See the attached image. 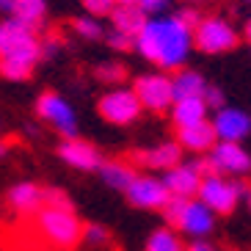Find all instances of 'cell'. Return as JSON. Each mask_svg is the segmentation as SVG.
I'll use <instances>...</instances> for the list:
<instances>
[{"label": "cell", "instance_id": "cell-1", "mask_svg": "<svg viewBox=\"0 0 251 251\" xmlns=\"http://www.w3.org/2000/svg\"><path fill=\"white\" fill-rule=\"evenodd\" d=\"M193 45V30L179 17H152L135 36V47L147 61L160 69H177L185 64Z\"/></svg>", "mask_w": 251, "mask_h": 251}, {"label": "cell", "instance_id": "cell-2", "mask_svg": "<svg viewBox=\"0 0 251 251\" xmlns=\"http://www.w3.org/2000/svg\"><path fill=\"white\" fill-rule=\"evenodd\" d=\"M39 58H42V47L33 30L20 25L17 20L0 23V75L3 77L25 80Z\"/></svg>", "mask_w": 251, "mask_h": 251}, {"label": "cell", "instance_id": "cell-3", "mask_svg": "<svg viewBox=\"0 0 251 251\" xmlns=\"http://www.w3.org/2000/svg\"><path fill=\"white\" fill-rule=\"evenodd\" d=\"M163 221L166 226L177 229L182 237H210L215 232V221H218V215L210 210L207 204H201L196 196L191 199H182V196H171L166 204H163Z\"/></svg>", "mask_w": 251, "mask_h": 251}, {"label": "cell", "instance_id": "cell-4", "mask_svg": "<svg viewBox=\"0 0 251 251\" xmlns=\"http://www.w3.org/2000/svg\"><path fill=\"white\" fill-rule=\"evenodd\" d=\"M36 232L45 237V243L55 249H75L83 240V221L75 210H55V207H42L36 215Z\"/></svg>", "mask_w": 251, "mask_h": 251}, {"label": "cell", "instance_id": "cell-5", "mask_svg": "<svg viewBox=\"0 0 251 251\" xmlns=\"http://www.w3.org/2000/svg\"><path fill=\"white\" fill-rule=\"evenodd\" d=\"M249 196L243 182H237L235 177H224V174H204L196 191V199L207 204L215 215H232L240 204V199Z\"/></svg>", "mask_w": 251, "mask_h": 251}, {"label": "cell", "instance_id": "cell-6", "mask_svg": "<svg viewBox=\"0 0 251 251\" xmlns=\"http://www.w3.org/2000/svg\"><path fill=\"white\" fill-rule=\"evenodd\" d=\"M207 160H210L215 174H224V177H246V174H251V155L237 141H215Z\"/></svg>", "mask_w": 251, "mask_h": 251}, {"label": "cell", "instance_id": "cell-7", "mask_svg": "<svg viewBox=\"0 0 251 251\" xmlns=\"http://www.w3.org/2000/svg\"><path fill=\"white\" fill-rule=\"evenodd\" d=\"M125 196L138 210H163V204L171 199L163 177L157 174H135V179L127 185Z\"/></svg>", "mask_w": 251, "mask_h": 251}, {"label": "cell", "instance_id": "cell-8", "mask_svg": "<svg viewBox=\"0 0 251 251\" xmlns=\"http://www.w3.org/2000/svg\"><path fill=\"white\" fill-rule=\"evenodd\" d=\"M141 111L144 108H141L133 89H111L100 100V116L105 122H111V125H119V127L133 125L135 119L141 116Z\"/></svg>", "mask_w": 251, "mask_h": 251}, {"label": "cell", "instance_id": "cell-9", "mask_svg": "<svg viewBox=\"0 0 251 251\" xmlns=\"http://www.w3.org/2000/svg\"><path fill=\"white\" fill-rule=\"evenodd\" d=\"M36 113L50 127H55L64 138H77V116H75V108L64 97L55 94V91H47V94L39 97Z\"/></svg>", "mask_w": 251, "mask_h": 251}, {"label": "cell", "instance_id": "cell-10", "mask_svg": "<svg viewBox=\"0 0 251 251\" xmlns=\"http://www.w3.org/2000/svg\"><path fill=\"white\" fill-rule=\"evenodd\" d=\"M193 42L204 52H226L237 45V33L226 20L210 17V20H199V25L193 28Z\"/></svg>", "mask_w": 251, "mask_h": 251}, {"label": "cell", "instance_id": "cell-11", "mask_svg": "<svg viewBox=\"0 0 251 251\" xmlns=\"http://www.w3.org/2000/svg\"><path fill=\"white\" fill-rule=\"evenodd\" d=\"M133 91H135V97H138L141 108H147V111L163 113L174 105L171 77H166V75H144V77L135 80Z\"/></svg>", "mask_w": 251, "mask_h": 251}, {"label": "cell", "instance_id": "cell-12", "mask_svg": "<svg viewBox=\"0 0 251 251\" xmlns=\"http://www.w3.org/2000/svg\"><path fill=\"white\" fill-rule=\"evenodd\" d=\"M213 130H215V138L218 141H237L243 144V138H249L251 133V116L240 108H218L213 116Z\"/></svg>", "mask_w": 251, "mask_h": 251}, {"label": "cell", "instance_id": "cell-13", "mask_svg": "<svg viewBox=\"0 0 251 251\" xmlns=\"http://www.w3.org/2000/svg\"><path fill=\"white\" fill-rule=\"evenodd\" d=\"M58 157L75 171H97L105 160L94 144L80 138H64V144L58 147Z\"/></svg>", "mask_w": 251, "mask_h": 251}, {"label": "cell", "instance_id": "cell-14", "mask_svg": "<svg viewBox=\"0 0 251 251\" xmlns=\"http://www.w3.org/2000/svg\"><path fill=\"white\" fill-rule=\"evenodd\" d=\"M133 160L138 166L149 171H166L171 166H177L182 163V147H179L177 141H163L157 147H149V149H138L133 155Z\"/></svg>", "mask_w": 251, "mask_h": 251}, {"label": "cell", "instance_id": "cell-15", "mask_svg": "<svg viewBox=\"0 0 251 251\" xmlns=\"http://www.w3.org/2000/svg\"><path fill=\"white\" fill-rule=\"evenodd\" d=\"M163 182H166L171 196L191 199V196H196V191H199L201 174L193 163H177V166H171V169L163 171Z\"/></svg>", "mask_w": 251, "mask_h": 251}, {"label": "cell", "instance_id": "cell-16", "mask_svg": "<svg viewBox=\"0 0 251 251\" xmlns=\"http://www.w3.org/2000/svg\"><path fill=\"white\" fill-rule=\"evenodd\" d=\"M6 204L17 215H36L42 210V185L30 182V179L11 185L6 193Z\"/></svg>", "mask_w": 251, "mask_h": 251}, {"label": "cell", "instance_id": "cell-17", "mask_svg": "<svg viewBox=\"0 0 251 251\" xmlns=\"http://www.w3.org/2000/svg\"><path fill=\"white\" fill-rule=\"evenodd\" d=\"M215 130L213 125H210V119H204V122H199V125H191V127H179L177 130V144L182 149H188V152H193V155H204V152H210V149L215 147Z\"/></svg>", "mask_w": 251, "mask_h": 251}, {"label": "cell", "instance_id": "cell-18", "mask_svg": "<svg viewBox=\"0 0 251 251\" xmlns=\"http://www.w3.org/2000/svg\"><path fill=\"white\" fill-rule=\"evenodd\" d=\"M169 111H171V122L179 130V127H191V125L204 122L210 108H207V102L201 97H185V100H174V105H171Z\"/></svg>", "mask_w": 251, "mask_h": 251}, {"label": "cell", "instance_id": "cell-19", "mask_svg": "<svg viewBox=\"0 0 251 251\" xmlns=\"http://www.w3.org/2000/svg\"><path fill=\"white\" fill-rule=\"evenodd\" d=\"M100 177H102V182L108 185V188H113V191H127V185L135 179V166H130V163L125 160H102V166H100Z\"/></svg>", "mask_w": 251, "mask_h": 251}, {"label": "cell", "instance_id": "cell-20", "mask_svg": "<svg viewBox=\"0 0 251 251\" xmlns=\"http://www.w3.org/2000/svg\"><path fill=\"white\" fill-rule=\"evenodd\" d=\"M111 20H113V30H122V33L135 39L144 28V23H147V14L141 11V6H113Z\"/></svg>", "mask_w": 251, "mask_h": 251}, {"label": "cell", "instance_id": "cell-21", "mask_svg": "<svg viewBox=\"0 0 251 251\" xmlns=\"http://www.w3.org/2000/svg\"><path fill=\"white\" fill-rule=\"evenodd\" d=\"M45 0H14L11 3V20H17L20 25H25V28H39L42 25V20H45Z\"/></svg>", "mask_w": 251, "mask_h": 251}, {"label": "cell", "instance_id": "cell-22", "mask_svg": "<svg viewBox=\"0 0 251 251\" xmlns=\"http://www.w3.org/2000/svg\"><path fill=\"white\" fill-rule=\"evenodd\" d=\"M207 89L204 77L193 69H182L177 72V77H171V94L174 100H185V97H201Z\"/></svg>", "mask_w": 251, "mask_h": 251}, {"label": "cell", "instance_id": "cell-23", "mask_svg": "<svg viewBox=\"0 0 251 251\" xmlns=\"http://www.w3.org/2000/svg\"><path fill=\"white\" fill-rule=\"evenodd\" d=\"M144 251H185L182 235H179L177 229H171V226H160L147 237Z\"/></svg>", "mask_w": 251, "mask_h": 251}, {"label": "cell", "instance_id": "cell-24", "mask_svg": "<svg viewBox=\"0 0 251 251\" xmlns=\"http://www.w3.org/2000/svg\"><path fill=\"white\" fill-rule=\"evenodd\" d=\"M80 243H89L91 249H105V246L113 243V235H111V229L102 226V224H83Z\"/></svg>", "mask_w": 251, "mask_h": 251}, {"label": "cell", "instance_id": "cell-25", "mask_svg": "<svg viewBox=\"0 0 251 251\" xmlns=\"http://www.w3.org/2000/svg\"><path fill=\"white\" fill-rule=\"evenodd\" d=\"M42 207H55V210H75V201L67 191H61L55 185L42 188Z\"/></svg>", "mask_w": 251, "mask_h": 251}, {"label": "cell", "instance_id": "cell-26", "mask_svg": "<svg viewBox=\"0 0 251 251\" xmlns=\"http://www.w3.org/2000/svg\"><path fill=\"white\" fill-rule=\"evenodd\" d=\"M75 30H77L83 39H100L102 36V25L97 23V17H91V14L75 20Z\"/></svg>", "mask_w": 251, "mask_h": 251}, {"label": "cell", "instance_id": "cell-27", "mask_svg": "<svg viewBox=\"0 0 251 251\" xmlns=\"http://www.w3.org/2000/svg\"><path fill=\"white\" fill-rule=\"evenodd\" d=\"M97 77L102 83H119V80H125V67L122 64H100L97 67Z\"/></svg>", "mask_w": 251, "mask_h": 251}, {"label": "cell", "instance_id": "cell-28", "mask_svg": "<svg viewBox=\"0 0 251 251\" xmlns=\"http://www.w3.org/2000/svg\"><path fill=\"white\" fill-rule=\"evenodd\" d=\"M83 6H86V11H89L91 17H105V14L113 11L116 0H83Z\"/></svg>", "mask_w": 251, "mask_h": 251}, {"label": "cell", "instance_id": "cell-29", "mask_svg": "<svg viewBox=\"0 0 251 251\" xmlns=\"http://www.w3.org/2000/svg\"><path fill=\"white\" fill-rule=\"evenodd\" d=\"M201 100L207 102V108H210V111L224 108V94H221V89H215V86H207L204 94H201Z\"/></svg>", "mask_w": 251, "mask_h": 251}, {"label": "cell", "instance_id": "cell-30", "mask_svg": "<svg viewBox=\"0 0 251 251\" xmlns=\"http://www.w3.org/2000/svg\"><path fill=\"white\" fill-rule=\"evenodd\" d=\"M108 42H111L113 50H130V47L135 45V39H133V36H127V33H122V30H111Z\"/></svg>", "mask_w": 251, "mask_h": 251}, {"label": "cell", "instance_id": "cell-31", "mask_svg": "<svg viewBox=\"0 0 251 251\" xmlns=\"http://www.w3.org/2000/svg\"><path fill=\"white\" fill-rule=\"evenodd\" d=\"M185 251H221V246H215L210 237H196L185 246Z\"/></svg>", "mask_w": 251, "mask_h": 251}, {"label": "cell", "instance_id": "cell-32", "mask_svg": "<svg viewBox=\"0 0 251 251\" xmlns=\"http://www.w3.org/2000/svg\"><path fill=\"white\" fill-rule=\"evenodd\" d=\"M138 6L144 14H157V11H163L169 6V0H138Z\"/></svg>", "mask_w": 251, "mask_h": 251}, {"label": "cell", "instance_id": "cell-33", "mask_svg": "<svg viewBox=\"0 0 251 251\" xmlns=\"http://www.w3.org/2000/svg\"><path fill=\"white\" fill-rule=\"evenodd\" d=\"M179 20H182V23L188 25L191 30L199 25V14H196V11H182V14H179Z\"/></svg>", "mask_w": 251, "mask_h": 251}, {"label": "cell", "instance_id": "cell-34", "mask_svg": "<svg viewBox=\"0 0 251 251\" xmlns=\"http://www.w3.org/2000/svg\"><path fill=\"white\" fill-rule=\"evenodd\" d=\"M11 3H14V0H0V11H8V14H11Z\"/></svg>", "mask_w": 251, "mask_h": 251}, {"label": "cell", "instance_id": "cell-35", "mask_svg": "<svg viewBox=\"0 0 251 251\" xmlns=\"http://www.w3.org/2000/svg\"><path fill=\"white\" fill-rule=\"evenodd\" d=\"M116 6H138V0H116Z\"/></svg>", "mask_w": 251, "mask_h": 251}, {"label": "cell", "instance_id": "cell-36", "mask_svg": "<svg viewBox=\"0 0 251 251\" xmlns=\"http://www.w3.org/2000/svg\"><path fill=\"white\" fill-rule=\"evenodd\" d=\"M6 152H8V144H3V141H0V157L6 155Z\"/></svg>", "mask_w": 251, "mask_h": 251}, {"label": "cell", "instance_id": "cell-37", "mask_svg": "<svg viewBox=\"0 0 251 251\" xmlns=\"http://www.w3.org/2000/svg\"><path fill=\"white\" fill-rule=\"evenodd\" d=\"M246 36H249V39H251V23H249V25H246Z\"/></svg>", "mask_w": 251, "mask_h": 251}, {"label": "cell", "instance_id": "cell-38", "mask_svg": "<svg viewBox=\"0 0 251 251\" xmlns=\"http://www.w3.org/2000/svg\"><path fill=\"white\" fill-rule=\"evenodd\" d=\"M249 213H251V193H249Z\"/></svg>", "mask_w": 251, "mask_h": 251}, {"label": "cell", "instance_id": "cell-39", "mask_svg": "<svg viewBox=\"0 0 251 251\" xmlns=\"http://www.w3.org/2000/svg\"><path fill=\"white\" fill-rule=\"evenodd\" d=\"M221 251H235V249H221Z\"/></svg>", "mask_w": 251, "mask_h": 251}, {"label": "cell", "instance_id": "cell-40", "mask_svg": "<svg viewBox=\"0 0 251 251\" xmlns=\"http://www.w3.org/2000/svg\"><path fill=\"white\" fill-rule=\"evenodd\" d=\"M193 3H199V0H193Z\"/></svg>", "mask_w": 251, "mask_h": 251}, {"label": "cell", "instance_id": "cell-41", "mask_svg": "<svg viewBox=\"0 0 251 251\" xmlns=\"http://www.w3.org/2000/svg\"><path fill=\"white\" fill-rule=\"evenodd\" d=\"M249 3H251V0H249Z\"/></svg>", "mask_w": 251, "mask_h": 251}]
</instances>
